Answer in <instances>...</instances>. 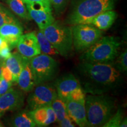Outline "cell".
<instances>
[{
  "label": "cell",
  "instance_id": "cell-1",
  "mask_svg": "<svg viewBox=\"0 0 127 127\" xmlns=\"http://www.w3.org/2000/svg\"><path fill=\"white\" fill-rule=\"evenodd\" d=\"M85 79V90L92 94H101L120 86L123 78L113 63L82 61L78 66Z\"/></svg>",
  "mask_w": 127,
  "mask_h": 127
},
{
  "label": "cell",
  "instance_id": "cell-2",
  "mask_svg": "<svg viewBox=\"0 0 127 127\" xmlns=\"http://www.w3.org/2000/svg\"><path fill=\"white\" fill-rule=\"evenodd\" d=\"M117 0H71L66 22L72 25L90 24L95 16L115 8Z\"/></svg>",
  "mask_w": 127,
  "mask_h": 127
},
{
  "label": "cell",
  "instance_id": "cell-3",
  "mask_svg": "<svg viewBox=\"0 0 127 127\" xmlns=\"http://www.w3.org/2000/svg\"><path fill=\"white\" fill-rule=\"evenodd\" d=\"M87 127H102L115 112V101L104 94H88L85 96Z\"/></svg>",
  "mask_w": 127,
  "mask_h": 127
},
{
  "label": "cell",
  "instance_id": "cell-4",
  "mask_svg": "<svg viewBox=\"0 0 127 127\" xmlns=\"http://www.w3.org/2000/svg\"><path fill=\"white\" fill-rule=\"evenodd\" d=\"M121 44L120 39L115 36L101 37L84 51L80 60L93 63H113L118 56Z\"/></svg>",
  "mask_w": 127,
  "mask_h": 127
},
{
  "label": "cell",
  "instance_id": "cell-5",
  "mask_svg": "<svg viewBox=\"0 0 127 127\" xmlns=\"http://www.w3.org/2000/svg\"><path fill=\"white\" fill-rule=\"evenodd\" d=\"M44 35L62 56L66 57L73 48L72 29L59 22L54 21L42 30Z\"/></svg>",
  "mask_w": 127,
  "mask_h": 127
},
{
  "label": "cell",
  "instance_id": "cell-6",
  "mask_svg": "<svg viewBox=\"0 0 127 127\" xmlns=\"http://www.w3.org/2000/svg\"><path fill=\"white\" fill-rule=\"evenodd\" d=\"M30 62L35 85L50 81L57 74L58 64L51 55L40 54Z\"/></svg>",
  "mask_w": 127,
  "mask_h": 127
},
{
  "label": "cell",
  "instance_id": "cell-7",
  "mask_svg": "<svg viewBox=\"0 0 127 127\" xmlns=\"http://www.w3.org/2000/svg\"><path fill=\"white\" fill-rule=\"evenodd\" d=\"M71 29L73 46L78 52L85 51L102 35L101 30L90 24L74 25Z\"/></svg>",
  "mask_w": 127,
  "mask_h": 127
},
{
  "label": "cell",
  "instance_id": "cell-8",
  "mask_svg": "<svg viewBox=\"0 0 127 127\" xmlns=\"http://www.w3.org/2000/svg\"><path fill=\"white\" fill-rule=\"evenodd\" d=\"M36 87L28 96L27 102L31 110L51 105L57 96L56 89L51 84L43 83Z\"/></svg>",
  "mask_w": 127,
  "mask_h": 127
},
{
  "label": "cell",
  "instance_id": "cell-9",
  "mask_svg": "<svg viewBox=\"0 0 127 127\" xmlns=\"http://www.w3.org/2000/svg\"><path fill=\"white\" fill-rule=\"evenodd\" d=\"M28 14L38 25L39 30H43L54 21L50 3L34 2L27 4Z\"/></svg>",
  "mask_w": 127,
  "mask_h": 127
},
{
  "label": "cell",
  "instance_id": "cell-10",
  "mask_svg": "<svg viewBox=\"0 0 127 127\" xmlns=\"http://www.w3.org/2000/svg\"><path fill=\"white\" fill-rule=\"evenodd\" d=\"M24 101L23 94L11 87L0 96V118L8 112L20 109L23 106Z\"/></svg>",
  "mask_w": 127,
  "mask_h": 127
},
{
  "label": "cell",
  "instance_id": "cell-11",
  "mask_svg": "<svg viewBox=\"0 0 127 127\" xmlns=\"http://www.w3.org/2000/svg\"><path fill=\"white\" fill-rule=\"evenodd\" d=\"M17 47L19 53L27 59H31L41 54L36 34L34 32L22 35Z\"/></svg>",
  "mask_w": 127,
  "mask_h": 127
},
{
  "label": "cell",
  "instance_id": "cell-12",
  "mask_svg": "<svg viewBox=\"0 0 127 127\" xmlns=\"http://www.w3.org/2000/svg\"><path fill=\"white\" fill-rule=\"evenodd\" d=\"M85 100L76 101L67 99L65 101L66 114L79 127H87Z\"/></svg>",
  "mask_w": 127,
  "mask_h": 127
},
{
  "label": "cell",
  "instance_id": "cell-13",
  "mask_svg": "<svg viewBox=\"0 0 127 127\" xmlns=\"http://www.w3.org/2000/svg\"><path fill=\"white\" fill-rule=\"evenodd\" d=\"M81 87L80 82L72 74H66L60 77L55 82V88L57 95L65 101L74 90Z\"/></svg>",
  "mask_w": 127,
  "mask_h": 127
},
{
  "label": "cell",
  "instance_id": "cell-14",
  "mask_svg": "<svg viewBox=\"0 0 127 127\" xmlns=\"http://www.w3.org/2000/svg\"><path fill=\"white\" fill-rule=\"evenodd\" d=\"M23 34V28L20 22L6 24L0 27V36L7 42L11 49L17 47Z\"/></svg>",
  "mask_w": 127,
  "mask_h": 127
},
{
  "label": "cell",
  "instance_id": "cell-15",
  "mask_svg": "<svg viewBox=\"0 0 127 127\" xmlns=\"http://www.w3.org/2000/svg\"><path fill=\"white\" fill-rule=\"evenodd\" d=\"M28 113L38 127H47L57 121L55 113L51 105L30 110Z\"/></svg>",
  "mask_w": 127,
  "mask_h": 127
},
{
  "label": "cell",
  "instance_id": "cell-16",
  "mask_svg": "<svg viewBox=\"0 0 127 127\" xmlns=\"http://www.w3.org/2000/svg\"><path fill=\"white\" fill-rule=\"evenodd\" d=\"M30 60V59L24 58L23 67L17 79V83L20 88L26 93L31 91L35 86Z\"/></svg>",
  "mask_w": 127,
  "mask_h": 127
},
{
  "label": "cell",
  "instance_id": "cell-17",
  "mask_svg": "<svg viewBox=\"0 0 127 127\" xmlns=\"http://www.w3.org/2000/svg\"><path fill=\"white\" fill-rule=\"evenodd\" d=\"M117 18V14L113 9L107 10L101 12L94 18L90 24L101 30H107L112 26Z\"/></svg>",
  "mask_w": 127,
  "mask_h": 127
},
{
  "label": "cell",
  "instance_id": "cell-18",
  "mask_svg": "<svg viewBox=\"0 0 127 127\" xmlns=\"http://www.w3.org/2000/svg\"><path fill=\"white\" fill-rule=\"evenodd\" d=\"M24 58L18 52H14L11 55L4 60V65L11 72L12 81L17 82L19 74L23 67Z\"/></svg>",
  "mask_w": 127,
  "mask_h": 127
},
{
  "label": "cell",
  "instance_id": "cell-19",
  "mask_svg": "<svg viewBox=\"0 0 127 127\" xmlns=\"http://www.w3.org/2000/svg\"><path fill=\"white\" fill-rule=\"evenodd\" d=\"M10 126L14 127H34L36 124L30 117L28 111H21L12 117Z\"/></svg>",
  "mask_w": 127,
  "mask_h": 127
},
{
  "label": "cell",
  "instance_id": "cell-20",
  "mask_svg": "<svg viewBox=\"0 0 127 127\" xmlns=\"http://www.w3.org/2000/svg\"><path fill=\"white\" fill-rule=\"evenodd\" d=\"M5 1L11 10L19 17L24 20H31L23 0H5Z\"/></svg>",
  "mask_w": 127,
  "mask_h": 127
},
{
  "label": "cell",
  "instance_id": "cell-21",
  "mask_svg": "<svg viewBox=\"0 0 127 127\" xmlns=\"http://www.w3.org/2000/svg\"><path fill=\"white\" fill-rule=\"evenodd\" d=\"M41 53L48 55H55L59 54L58 52L55 48L50 42L46 38L42 30H39L36 34Z\"/></svg>",
  "mask_w": 127,
  "mask_h": 127
},
{
  "label": "cell",
  "instance_id": "cell-22",
  "mask_svg": "<svg viewBox=\"0 0 127 127\" xmlns=\"http://www.w3.org/2000/svg\"><path fill=\"white\" fill-rule=\"evenodd\" d=\"M51 107L54 112L57 121L60 122L67 115L66 112L65 101L60 98L58 95L52 101Z\"/></svg>",
  "mask_w": 127,
  "mask_h": 127
},
{
  "label": "cell",
  "instance_id": "cell-23",
  "mask_svg": "<svg viewBox=\"0 0 127 127\" xmlns=\"http://www.w3.org/2000/svg\"><path fill=\"white\" fill-rule=\"evenodd\" d=\"M17 22H19V21L14 14L2 4H0V27L6 24Z\"/></svg>",
  "mask_w": 127,
  "mask_h": 127
},
{
  "label": "cell",
  "instance_id": "cell-24",
  "mask_svg": "<svg viewBox=\"0 0 127 127\" xmlns=\"http://www.w3.org/2000/svg\"><path fill=\"white\" fill-rule=\"evenodd\" d=\"M123 120V111L120 108L114 114L109 120L103 125V127H120Z\"/></svg>",
  "mask_w": 127,
  "mask_h": 127
},
{
  "label": "cell",
  "instance_id": "cell-25",
  "mask_svg": "<svg viewBox=\"0 0 127 127\" xmlns=\"http://www.w3.org/2000/svg\"><path fill=\"white\" fill-rule=\"evenodd\" d=\"M120 72H125L127 71V50L122 52L118 57L114 65Z\"/></svg>",
  "mask_w": 127,
  "mask_h": 127
},
{
  "label": "cell",
  "instance_id": "cell-26",
  "mask_svg": "<svg viewBox=\"0 0 127 127\" xmlns=\"http://www.w3.org/2000/svg\"><path fill=\"white\" fill-rule=\"evenodd\" d=\"M69 0H50L52 7L54 9L56 14L61 15L65 10Z\"/></svg>",
  "mask_w": 127,
  "mask_h": 127
},
{
  "label": "cell",
  "instance_id": "cell-27",
  "mask_svg": "<svg viewBox=\"0 0 127 127\" xmlns=\"http://www.w3.org/2000/svg\"><path fill=\"white\" fill-rule=\"evenodd\" d=\"M67 99L73 100V101H84V100H85V93L81 87H79V88L74 90L69 94Z\"/></svg>",
  "mask_w": 127,
  "mask_h": 127
},
{
  "label": "cell",
  "instance_id": "cell-28",
  "mask_svg": "<svg viewBox=\"0 0 127 127\" xmlns=\"http://www.w3.org/2000/svg\"><path fill=\"white\" fill-rule=\"evenodd\" d=\"M11 50V49L9 47L7 42H5L4 45L0 48V57H1V58L4 60L8 58L12 54Z\"/></svg>",
  "mask_w": 127,
  "mask_h": 127
},
{
  "label": "cell",
  "instance_id": "cell-29",
  "mask_svg": "<svg viewBox=\"0 0 127 127\" xmlns=\"http://www.w3.org/2000/svg\"><path fill=\"white\" fill-rule=\"evenodd\" d=\"M12 82H8L2 77L0 78V96L4 94L6 92L12 87Z\"/></svg>",
  "mask_w": 127,
  "mask_h": 127
},
{
  "label": "cell",
  "instance_id": "cell-30",
  "mask_svg": "<svg viewBox=\"0 0 127 127\" xmlns=\"http://www.w3.org/2000/svg\"><path fill=\"white\" fill-rule=\"evenodd\" d=\"M1 77L5 79L6 81H7L8 82H13L12 81V75L11 72L5 66L4 63L2 66V69H1Z\"/></svg>",
  "mask_w": 127,
  "mask_h": 127
},
{
  "label": "cell",
  "instance_id": "cell-31",
  "mask_svg": "<svg viewBox=\"0 0 127 127\" xmlns=\"http://www.w3.org/2000/svg\"><path fill=\"white\" fill-rule=\"evenodd\" d=\"M60 127H74L75 125L72 123V120L68 115L59 122Z\"/></svg>",
  "mask_w": 127,
  "mask_h": 127
},
{
  "label": "cell",
  "instance_id": "cell-32",
  "mask_svg": "<svg viewBox=\"0 0 127 127\" xmlns=\"http://www.w3.org/2000/svg\"><path fill=\"white\" fill-rule=\"evenodd\" d=\"M24 4H30L34 2H42V3H50V0H23Z\"/></svg>",
  "mask_w": 127,
  "mask_h": 127
},
{
  "label": "cell",
  "instance_id": "cell-33",
  "mask_svg": "<svg viewBox=\"0 0 127 127\" xmlns=\"http://www.w3.org/2000/svg\"><path fill=\"white\" fill-rule=\"evenodd\" d=\"M127 127V118H125L122 121L120 127Z\"/></svg>",
  "mask_w": 127,
  "mask_h": 127
},
{
  "label": "cell",
  "instance_id": "cell-34",
  "mask_svg": "<svg viewBox=\"0 0 127 127\" xmlns=\"http://www.w3.org/2000/svg\"><path fill=\"white\" fill-rule=\"evenodd\" d=\"M5 42H6V41H5L2 37H1V36H0V48L2 47L3 45H4Z\"/></svg>",
  "mask_w": 127,
  "mask_h": 127
},
{
  "label": "cell",
  "instance_id": "cell-35",
  "mask_svg": "<svg viewBox=\"0 0 127 127\" xmlns=\"http://www.w3.org/2000/svg\"><path fill=\"white\" fill-rule=\"evenodd\" d=\"M4 61L0 62V78L1 77V69H2V66L4 65Z\"/></svg>",
  "mask_w": 127,
  "mask_h": 127
},
{
  "label": "cell",
  "instance_id": "cell-36",
  "mask_svg": "<svg viewBox=\"0 0 127 127\" xmlns=\"http://www.w3.org/2000/svg\"><path fill=\"white\" fill-rule=\"evenodd\" d=\"M4 127V125H3V124L2 123V122H1V121H0V127Z\"/></svg>",
  "mask_w": 127,
  "mask_h": 127
},
{
  "label": "cell",
  "instance_id": "cell-37",
  "mask_svg": "<svg viewBox=\"0 0 127 127\" xmlns=\"http://www.w3.org/2000/svg\"><path fill=\"white\" fill-rule=\"evenodd\" d=\"M4 61V60H2V58H1V57H0V62H1V61Z\"/></svg>",
  "mask_w": 127,
  "mask_h": 127
}]
</instances>
